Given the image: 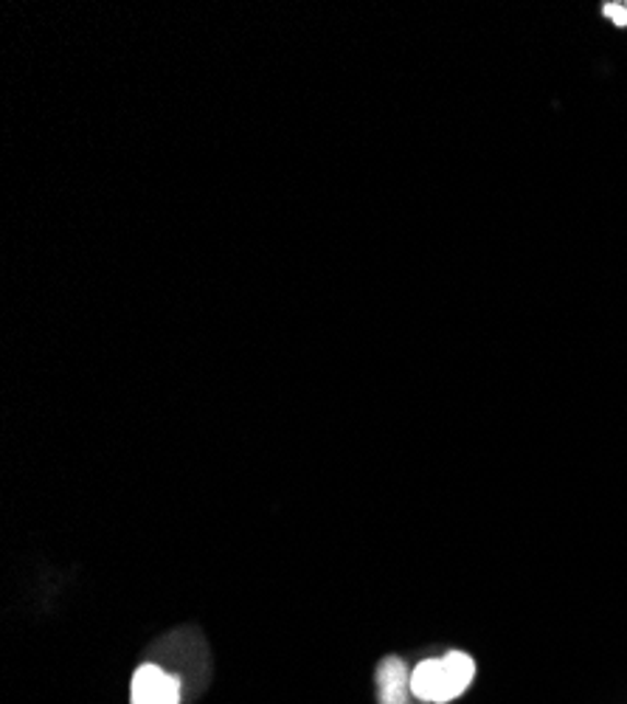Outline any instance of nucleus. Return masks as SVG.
<instances>
[{
	"instance_id": "obj_2",
	"label": "nucleus",
	"mask_w": 627,
	"mask_h": 704,
	"mask_svg": "<svg viewBox=\"0 0 627 704\" xmlns=\"http://www.w3.org/2000/svg\"><path fill=\"white\" fill-rule=\"evenodd\" d=\"M132 704H181V684L158 665H141L130 684Z\"/></svg>"
},
{
	"instance_id": "obj_1",
	"label": "nucleus",
	"mask_w": 627,
	"mask_h": 704,
	"mask_svg": "<svg viewBox=\"0 0 627 704\" xmlns=\"http://www.w3.org/2000/svg\"><path fill=\"white\" fill-rule=\"evenodd\" d=\"M476 677V662L467 654H448L442 659H425L411 673V693L422 702L444 704L467 691Z\"/></svg>"
},
{
	"instance_id": "obj_4",
	"label": "nucleus",
	"mask_w": 627,
	"mask_h": 704,
	"mask_svg": "<svg viewBox=\"0 0 627 704\" xmlns=\"http://www.w3.org/2000/svg\"><path fill=\"white\" fill-rule=\"evenodd\" d=\"M602 14H605L611 23H616L619 28L627 26V3H605V7H602Z\"/></svg>"
},
{
	"instance_id": "obj_3",
	"label": "nucleus",
	"mask_w": 627,
	"mask_h": 704,
	"mask_svg": "<svg viewBox=\"0 0 627 704\" xmlns=\"http://www.w3.org/2000/svg\"><path fill=\"white\" fill-rule=\"evenodd\" d=\"M378 691L383 704H406L411 693V677L397 657H386L378 671Z\"/></svg>"
}]
</instances>
